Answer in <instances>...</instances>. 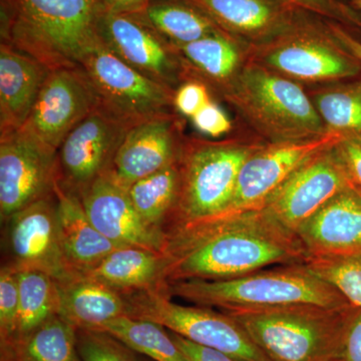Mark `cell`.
<instances>
[{"instance_id":"6da1fadb","label":"cell","mask_w":361,"mask_h":361,"mask_svg":"<svg viewBox=\"0 0 361 361\" xmlns=\"http://www.w3.org/2000/svg\"><path fill=\"white\" fill-rule=\"evenodd\" d=\"M165 235V286L186 280L232 279L307 259L296 234L262 208L171 226Z\"/></svg>"},{"instance_id":"7a4b0ae2","label":"cell","mask_w":361,"mask_h":361,"mask_svg":"<svg viewBox=\"0 0 361 361\" xmlns=\"http://www.w3.org/2000/svg\"><path fill=\"white\" fill-rule=\"evenodd\" d=\"M2 42L49 71L78 68L99 40V0H4Z\"/></svg>"},{"instance_id":"3957f363","label":"cell","mask_w":361,"mask_h":361,"mask_svg":"<svg viewBox=\"0 0 361 361\" xmlns=\"http://www.w3.org/2000/svg\"><path fill=\"white\" fill-rule=\"evenodd\" d=\"M171 297L224 312L267 310L293 304L341 307L351 304L304 263L273 266L224 280H186L166 285Z\"/></svg>"},{"instance_id":"277c9868","label":"cell","mask_w":361,"mask_h":361,"mask_svg":"<svg viewBox=\"0 0 361 361\" xmlns=\"http://www.w3.org/2000/svg\"><path fill=\"white\" fill-rule=\"evenodd\" d=\"M355 308L353 304H293L226 313L242 325L270 361H336L341 360Z\"/></svg>"},{"instance_id":"5b68a950","label":"cell","mask_w":361,"mask_h":361,"mask_svg":"<svg viewBox=\"0 0 361 361\" xmlns=\"http://www.w3.org/2000/svg\"><path fill=\"white\" fill-rule=\"evenodd\" d=\"M222 99L265 144L327 133L304 85L250 61Z\"/></svg>"},{"instance_id":"8992f818","label":"cell","mask_w":361,"mask_h":361,"mask_svg":"<svg viewBox=\"0 0 361 361\" xmlns=\"http://www.w3.org/2000/svg\"><path fill=\"white\" fill-rule=\"evenodd\" d=\"M264 145L254 135L218 141L186 137L180 157L179 196L165 230L222 213L231 201L242 166Z\"/></svg>"},{"instance_id":"52a82bcc","label":"cell","mask_w":361,"mask_h":361,"mask_svg":"<svg viewBox=\"0 0 361 361\" xmlns=\"http://www.w3.org/2000/svg\"><path fill=\"white\" fill-rule=\"evenodd\" d=\"M249 61L304 87L361 75L360 61L337 39L329 20L305 11L276 37L249 47Z\"/></svg>"},{"instance_id":"ba28073f","label":"cell","mask_w":361,"mask_h":361,"mask_svg":"<svg viewBox=\"0 0 361 361\" xmlns=\"http://www.w3.org/2000/svg\"><path fill=\"white\" fill-rule=\"evenodd\" d=\"M127 315L149 320L188 341L240 361H270L246 330L228 313L207 306H185L161 290L128 292Z\"/></svg>"},{"instance_id":"9c48e42d","label":"cell","mask_w":361,"mask_h":361,"mask_svg":"<svg viewBox=\"0 0 361 361\" xmlns=\"http://www.w3.org/2000/svg\"><path fill=\"white\" fill-rule=\"evenodd\" d=\"M97 99V104L132 127L135 123L176 111L175 90L142 75L99 42L80 63Z\"/></svg>"},{"instance_id":"30bf717a","label":"cell","mask_w":361,"mask_h":361,"mask_svg":"<svg viewBox=\"0 0 361 361\" xmlns=\"http://www.w3.org/2000/svg\"><path fill=\"white\" fill-rule=\"evenodd\" d=\"M6 264L18 271L39 270L56 282L77 276L61 244L56 192L25 207L6 220Z\"/></svg>"},{"instance_id":"8fae6325","label":"cell","mask_w":361,"mask_h":361,"mask_svg":"<svg viewBox=\"0 0 361 361\" xmlns=\"http://www.w3.org/2000/svg\"><path fill=\"white\" fill-rule=\"evenodd\" d=\"M342 139L341 135L327 132L304 141L265 144L243 164L229 205L214 217L262 208L270 195L297 169L317 154L334 148Z\"/></svg>"},{"instance_id":"7c38bea8","label":"cell","mask_w":361,"mask_h":361,"mask_svg":"<svg viewBox=\"0 0 361 361\" xmlns=\"http://www.w3.org/2000/svg\"><path fill=\"white\" fill-rule=\"evenodd\" d=\"M129 128L97 104L59 146L56 183L80 196L110 170L118 145Z\"/></svg>"},{"instance_id":"4fadbf2b","label":"cell","mask_w":361,"mask_h":361,"mask_svg":"<svg viewBox=\"0 0 361 361\" xmlns=\"http://www.w3.org/2000/svg\"><path fill=\"white\" fill-rule=\"evenodd\" d=\"M97 106L96 94L80 66L51 71L20 130L56 154L66 135Z\"/></svg>"},{"instance_id":"5bb4252c","label":"cell","mask_w":361,"mask_h":361,"mask_svg":"<svg viewBox=\"0 0 361 361\" xmlns=\"http://www.w3.org/2000/svg\"><path fill=\"white\" fill-rule=\"evenodd\" d=\"M351 186L353 182L334 147L297 169L270 195L262 209L295 234L299 226L330 199Z\"/></svg>"},{"instance_id":"9a60e30c","label":"cell","mask_w":361,"mask_h":361,"mask_svg":"<svg viewBox=\"0 0 361 361\" xmlns=\"http://www.w3.org/2000/svg\"><path fill=\"white\" fill-rule=\"evenodd\" d=\"M56 182V154L23 130L0 137V217L4 223L25 207L51 193Z\"/></svg>"},{"instance_id":"2e32d148","label":"cell","mask_w":361,"mask_h":361,"mask_svg":"<svg viewBox=\"0 0 361 361\" xmlns=\"http://www.w3.org/2000/svg\"><path fill=\"white\" fill-rule=\"evenodd\" d=\"M99 35L116 56L142 75L173 90L184 82L174 47L137 16L103 9Z\"/></svg>"},{"instance_id":"e0dca14e","label":"cell","mask_w":361,"mask_h":361,"mask_svg":"<svg viewBox=\"0 0 361 361\" xmlns=\"http://www.w3.org/2000/svg\"><path fill=\"white\" fill-rule=\"evenodd\" d=\"M186 137L177 111L135 123L118 145L109 172L125 189L179 161Z\"/></svg>"},{"instance_id":"ac0fdd59","label":"cell","mask_w":361,"mask_h":361,"mask_svg":"<svg viewBox=\"0 0 361 361\" xmlns=\"http://www.w3.org/2000/svg\"><path fill=\"white\" fill-rule=\"evenodd\" d=\"M80 197L92 224L116 245L141 247L164 254L165 233L153 229L142 219L127 190L116 182L109 171Z\"/></svg>"},{"instance_id":"d6986e66","label":"cell","mask_w":361,"mask_h":361,"mask_svg":"<svg viewBox=\"0 0 361 361\" xmlns=\"http://www.w3.org/2000/svg\"><path fill=\"white\" fill-rule=\"evenodd\" d=\"M295 234L307 258L361 254V196L356 188L330 199Z\"/></svg>"},{"instance_id":"ffe728a7","label":"cell","mask_w":361,"mask_h":361,"mask_svg":"<svg viewBox=\"0 0 361 361\" xmlns=\"http://www.w3.org/2000/svg\"><path fill=\"white\" fill-rule=\"evenodd\" d=\"M223 32L254 47L286 30L301 13L283 0H186Z\"/></svg>"},{"instance_id":"44dd1931","label":"cell","mask_w":361,"mask_h":361,"mask_svg":"<svg viewBox=\"0 0 361 361\" xmlns=\"http://www.w3.org/2000/svg\"><path fill=\"white\" fill-rule=\"evenodd\" d=\"M173 47L182 66L184 82L199 80L221 99L249 61L250 45L223 30L191 44Z\"/></svg>"},{"instance_id":"7402d4cb","label":"cell","mask_w":361,"mask_h":361,"mask_svg":"<svg viewBox=\"0 0 361 361\" xmlns=\"http://www.w3.org/2000/svg\"><path fill=\"white\" fill-rule=\"evenodd\" d=\"M49 68L16 47L0 44V135L23 128Z\"/></svg>"},{"instance_id":"603a6c76","label":"cell","mask_w":361,"mask_h":361,"mask_svg":"<svg viewBox=\"0 0 361 361\" xmlns=\"http://www.w3.org/2000/svg\"><path fill=\"white\" fill-rule=\"evenodd\" d=\"M54 192L58 199V225L63 251L73 269L82 274L120 246L106 239L94 227L78 194L56 182Z\"/></svg>"},{"instance_id":"cb8c5ba5","label":"cell","mask_w":361,"mask_h":361,"mask_svg":"<svg viewBox=\"0 0 361 361\" xmlns=\"http://www.w3.org/2000/svg\"><path fill=\"white\" fill-rule=\"evenodd\" d=\"M59 314L77 329H97L120 316L127 315L122 292L78 274L59 283Z\"/></svg>"},{"instance_id":"d4e9b609","label":"cell","mask_w":361,"mask_h":361,"mask_svg":"<svg viewBox=\"0 0 361 361\" xmlns=\"http://www.w3.org/2000/svg\"><path fill=\"white\" fill-rule=\"evenodd\" d=\"M164 269L163 254L141 247L125 246L111 252L99 264L82 275L128 293L165 288Z\"/></svg>"},{"instance_id":"484cf974","label":"cell","mask_w":361,"mask_h":361,"mask_svg":"<svg viewBox=\"0 0 361 361\" xmlns=\"http://www.w3.org/2000/svg\"><path fill=\"white\" fill-rule=\"evenodd\" d=\"M172 45L191 44L220 32V28L198 7L186 0H151L141 16Z\"/></svg>"},{"instance_id":"4316f807","label":"cell","mask_w":361,"mask_h":361,"mask_svg":"<svg viewBox=\"0 0 361 361\" xmlns=\"http://www.w3.org/2000/svg\"><path fill=\"white\" fill-rule=\"evenodd\" d=\"M1 361H82L78 329L58 314L25 338L1 348Z\"/></svg>"},{"instance_id":"83f0119b","label":"cell","mask_w":361,"mask_h":361,"mask_svg":"<svg viewBox=\"0 0 361 361\" xmlns=\"http://www.w3.org/2000/svg\"><path fill=\"white\" fill-rule=\"evenodd\" d=\"M307 92L327 132L343 137L361 135V75Z\"/></svg>"},{"instance_id":"f1b7e54d","label":"cell","mask_w":361,"mask_h":361,"mask_svg":"<svg viewBox=\"0 0 361 361\" xmlns=\"http://www.w3.org/2000/svg\"><path fill=\"white\" fill-rule=\"evenodd\" d=\"M180 182L179 161L127 188L130 202L142 219L153 229L165 233L174 212Z\"/></svg>"},{"instance_id":"f546056e","label":"cell","mask_w":361,"mask_h":361,"mask_svg":"<svg viewBox=\"0 0 361 361\" xmlns=\"http://www.w3.org/2000/svg\"><path fill=\"white\" fill-rule=\"evenodd\" d=\"M20 310L9 348L25 338L54 316L59 314L58 282L51 275L39 270L18 271Z\"/></svg>"},{"instance_id":"4dcf8cb0","label":"cell","mask_w":361,"mask_h":361,"mask_svg":"<svg viewBox=\"0 0 361 361\" xmlns=\"http://www.w3.org/2000/svg\"><path fill=\"white\" fill-rule=\"evenodd\" d=\"M120 339L139 355L153 361H190L171 332L159 323L123 315L99 329Z\"/></svg>"},{"instance_id":"1f68e13d","label":"cell","mask_w":361,"mask_h":361,"mask_svg":"<svg viewBox=\"0 0 361 361\" xmlns=\"http://www.w3.org/2000/svg\"><path fill=\"white\" fill-rule=\"evenodd\" d=\"M304 264L331 284L353 305L361 307V254L308 257Z\"/></svg>"},{"instance_id":"d6a6232c","label":"cell","mask_w":361,"mask_h":361,"mask_svg":"<svg viewBox=\"0 0 361 361\" xmlns=\"http://www.w3.org/2000/svg\"><path fill=\"white\" fill-rule=\"evenodd\" d=\"M78 348L82 361H142L137 353L101 329H78Z\"/></svg>"},{"instance_id":"836d02e7","label":"cell","mask_w":361,"mask_h":361,"mask_svg":"<svg viewBox=\"0 0 361 361\" xmlns=\"http://www.w3.org/2000/svg\"><path fill=\"white\" fill-rule=\"evenodd\" d=\"M20 310L18 271L4 264L0 270V344L13 339Z\"/></svg>"},{"instance_id":"e575fe53","label":"cell","mask_w":361,"mask_h":361,"mask_svg":"<svg viewBox=\"0 0 361 361\" xmlns=\"http://www.w3.org/2000/svg\"><path fill=\"white\" fill-rule=\"evenodd\" d=\"M286 4L305 13L339 23L361 37V13L342 0H283Z\"/></svg>"},{"instance_id":"d590c367","label":"cell","mask_w":361,"mask_h":361,"mask_svg":"<svg viewBox=\"0 0 361 361\" xmlns=\"http://www.w3.org/2000/svg\"><path fill=\"white\" fill-rule=\"evenodd\" d=\"M212 99V92L205 84L187 80L176 89L173 104L178 114L192 118Z\"/></svg>"},{"instance_id":"8d00e7d4","label":"cell","mask_w":361,"mask_h":361,"mask_svg":"<svg viewBox=\"0 0 361 361\" xmlns=\"http://www.w3.org/2000/svg\"><path fill=\"white\" fill-rule=\"evenodd\" d=\"M195 127L202 134L211 137H220L229 134L233 129L232 122L219 104L211 101L191 118Z\"/></svg>"},{"instance_id":"74e56055","label":"cell","mask_w":361,"mask_h":361,"mask_svg":"<svg viewBox=\"0 0 361 361\" xmlns=\"http://www.w3.org/2000/svg\"><path fill=\"white\" fill-rule=\"evenodd\" d=\"M353 186L361 189V135L343 137L336 146Z\"/></svg>"},{"instance_id":"f35d334b","label":"cell","mask_w":361,"mask_h":361,"mask_svg":"<svg viewBox=\"0 0 361 361\" xmlns=\"http://www.w3.org/2000/svg\"><path fill=\"white\" fill-rule=\"evenodd\" d=\"M170 332L177 345L190 361H240L219 350L199 345L184 337L178 336L174 332Z\"/></svg>"},{"instance_id":"ab89813d","label":"cell","mask_w":361,"mask_h":361,"mask_svg":"<svg viewBox=\"0 0 361 361\" xmlns=\"http://www.w3.org/2000/svg\"><path fill=\"white\" fill-rule=\"evenodd\" d=\"M341 360L361 361V307L357 306L349 322Z\"/></svg>"},{"instance_id":"60d3db41","label":"cell","mask_w":361,"mask_h":361,"mask_svg":"<svg viewBox=\"0 0 361 361\" xmlns=\"http://www.w3.org/2000/svg\"><path fill=\"white\" fill-rule=\"evenodd\" d=\"M151 0H99L104 11L129 16H141Z\"/></svg>"},{"instance_id":"b9f144b4","label":"cell","mask_w":361,"mask_h":361,"mask_svg":"<svg viewBox=\"0 0 361 361\" xmlns=\"http://www.w3.org/2000/svg\"><path fill=\"white\" fill-rule=\"evenodd\" d=\"M329 23L332 32L336 35L337 39L341 40V44L355 56V58L360 61L361 66V39H358L353 32L346 30L344 26L339 25V23L329 20Z\"/></svg>"},{"instance_id":"7bdbcfd3","label":"cell","mask_w":361,"mask_h":361,"mask_svg":"<svg viewBox=\"0 0 361 361\" xmlns=\"http://www.w3.org/2000/svg\"><path fill=\"white\" fill-rule=\"evenodd\" d=\"M342 1L345 2L349 6L355 9L357 13H361V0H342Z\"/></svg>"},{"instance_id":"ee69618b","label":"cell","mask_w":361,"mask_h":361,"mask_svg":"<svg viewBox=\"0 0 361 361\" xmlns=\"http://www.w3.org/2000/svg\"><path fill=\"white\" fill-rule=\"evenodd\" d=\"M141 360H142V361H153V360H149V358H142L141 357Z\"/></svg>"},{"instance_id":"f6af8a7d","label":"cell","mask_w":361,"mask_h":361,"mask_svg":"<svg viewBox=\"0 0 361 361\" xmlns=\"http://www.w3.org/2000/svg\"><path fill=\"white\" fill-rule=\"evenodd\" d=\"M356 188V190H357L358 191V193L360 194V196H361V189H360V188H357V187H355Z\"/></svg>"},{"instance_id":"bcb514c9","label":"cell","mask_w":361,"mask_h":361,"mask_svg":"<svg viewBox=\"0 0 361 361\" xmlns=\"http://www.w3.org/2000/svg\"><path fill=\"white\" fill-rule=\"evenodd\" d=\"M336 361H344V360H336Z\"/></svg>"}]
</instances>
